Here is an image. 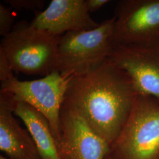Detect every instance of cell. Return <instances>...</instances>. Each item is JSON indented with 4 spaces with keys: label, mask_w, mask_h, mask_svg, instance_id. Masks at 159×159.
Returning a JSON list of instances; mask_svg holds the SVG:
<instances>
[{
    "label": "cell",
    "mask_w": 159,
    "mask_h": 159,
    "mask_svg": "<svg viewBox=\"0 0 159 159\" xmlns=\"http://www.w3.org/2000/svg\"><path fill=\"white\" fill-rule=\"evenodd\" d=\"M139 94L130 76L109 58L85 74L71 77L63 106L77 111L111 146Z\"/></svg>",
    "instance_id": "6da1fadb"
},
{
    "label": "cell",
    "mask_w": 159,
    "mask_h": 159,
    "mask_svg": "<svg viewBox=\"0 0 159 159\" xmlns=\"http://www.w3.org/2000/svg\"><path fill=\"white\" fill-rule=\"evenodd\" d=\"M113 17L91 30L73 31L60 37L55 70L70 78L85 74L111 57L114 41Z\"/></svg>",
    "instance_id": "7a4b0ae2"
},
{
    "label": "cell",
    "mask_w": 159,
    "mask_h": 159,
    "mask_svg": "<svg viewBox=\"0 0 159 159\" xmlns=\"http://www.w3.org/2000/svg\"><path fill=\"white\" fill-rule=\"evenodd\" d=\"M60 37L23 20L15 24L11 32L2 37L0 51L14 73L45 77L55 71Z\"/></svg>",
    "instance_id": "3957f363"
},
{
    "label": "cell",
    "mask_w": 159,
    "mask_h": 159,
    "mask_svg": "<svg viewBox=\"0 0 159 159\" xmlns=\"http://www.w3.org/2000/svg\"><path fill=\"white\" fill-rule=\"evenodd\" d=\"M117 159H159V102L139 94L119 136L110 146Z\"/></svg>",
    "instance_id": "277c9868"
},
{
    "label": "cell",
    "mask_w": 159,
    "mask_h": 159,
    "mask_svg": "<svg viewBox=\"0 0 159 159\" xmlns=\"http://www.w3.org/2000/svg\"><path fill=\"white\" fill-rule=\"evenodd\" d=\"M70 78L54 71L40 79L21 81L14 75L1 81L0 94L32 106L48 120L57 143L61 136L60 113Z\"/></svg>",
    "instance_id": "5b68a950"
},
{
    "label": "cell",
    "mask_w": 159,
    "mask_h": 159,
    "mask_svg": "<svg viewBox=\"0 0 159 159\" xmlns=\"http://www.w3.org/2000/svg\"><path fill=\"white\" fill-rule=\"evenodd\" d=\"M114 17L116 46L159 48V0H121Z\"/></svg>",
    "instance_id": "8992f818"
},
{
    "label": "cell",
    "mask_w": 159,
    "mask_h": 159,
    "mask_svg": "<svg viewBox=\"0 0 159 159\" xmlns=\"http://www.w3.org/2000/svg\"><path fill=\"white\" fill-rule=\"evenodd\" d=\"M61 136L57 146L61 159H105L110 146L71 108L62 106Z\"/></svg>",
    "instance_id": "52a82bcc"
},
{
    "label": "cell",
    "mask_w": 159,
    "mask_h": 159,
    "mask_svg": "<svg viewBox=\"0 0 159 159\" xmlns=\"http://www.w3.org/2000/svg\"><path fill=\"white\" fill-rule=\"evenodd\" d=\"M110 58L130 76L140 94L159 102V48L116 46Z\"/></svg>",
    "instance_id": "ba28073f"
},
{
    "label": "cell",
    "mask_w": 159,
    "mask_h": 159,
    "mask_svg": "<svg viewBox=\"0 0 159 159\" xmlns=\"http://www.w3.org/2000/svg\"><path fill=\"white\" fill-rule=\"evenodd\" d=\"M30 23L55 36L91 30L100 24L92 19L86 0H52L45 10L36 12Z\"/></svg>",
    "instance_id": "9c48e42d"
},
{
    "label": "cell",
    "mask_w": 159,
    "mask_h": 159,
    "mask_svg": "<svg viewBox=\"0 0 159 159\" xmlns=\"http://www.w3.org/2000/svg\"><path fill=\"white\" fill-rule=\"evenodd\" d=\"M11 109L0 100V150L8 159H42L27 129L19 124Z\"/></svg>",
    "instance_id": "30bf717a"
},
{
    "label": "cell",
    "mask_w": 159,
    "mask_h": 159,
    "mask_svg": "<svg viewBox=\"0 0 159 159\" xmlns=\"http://www.w3.org/2000/svg\"><path fill=\"white\" fill-rule=\"evenodd\" d=\"M4 96L8 98L14 115L21 120L25 125L42 159H61L57 142L46 117L28 104L14 102L9 97Z\"/></svg>",
    "instance_id": "8fae6325"
},
{
    "label": "cell",
    "mask_w": 159,
    "mask_h": 159,
    "mask_svg": "<svg viewBox=\"0 0 159 159\" xmlns=\"http://www.w3.org/2000/svg\"><path fill=\"white\" fill-rule=\"evenodd\" d=\"M16 16L10 8L0 4V35L6 37L11 32L14 26Z\"/></svg>",
    "instance_id": "7c38bea8"
},
{
    "label": "cell",
    "mask_w": 159,
    "mask_h": 159,
    "mask_svg": "<svg viewBox=\"0 0 159 159\" xmlns=\"http://www.w3.org/2000/svg\"><path fill=\"white\" fill-rule=\"evenodd\" d=\"M6 3L17 10L25 9L34 12L40 11L44 6V0H6Z\"/></svg>",
    "instance_id": "4fadbf2b"
},
{
    "label": "cell",
    "mask_w": 159,
    "mask_h": 159,
    "mask_svg": "<svg viewBox=\"0 0 159 159\" xmlns=\"http://www.w3.org/2000/svg\"><path fill=\"white\" fill-rule=\"evenodd\" d=\"M13 71L4 54L0 51V80L3 81L14 76Z\"/></svg>",
    "instance_id": "5bb4252c"
},
{
    "label": "cell",
    "mask_w": 159,
    "mask_h": 159,
    "mask_svg": "<svg viewBox=\"0 0 159 159\" xmlns=\"http://www.w3.org/2000/svg\"><path fill=\"white\" fill-rule=\"evenodd\" d=\"M109 2V0H86V5L90 13L97 11Z\"/></svg>",
    "instance_id": "9a60e30c"
},
{
    "label": "cell",
    "mask_w": 159,
    "mask_h": 159,
    "mask_svg": "<svg viewBox=\"0 0 159 159\" xmlns=\"http://www.w3.org/2000/svg\"><path fill=\"white\" fill-rule=\"evenodd\" d=\"M117 159L116 158H115L114 157H113L111 154H110V153L108 154V155L107 156V157H106V159Z\"/></svg>",
    "instance_id": "2e32d148"
},
{
    "label": "cell",
    "mask_w": 159,
    "mask_h": 159,
    "mask_svg": "<svg viewBox=\"0 0 159 159\" xmlns=\"http://www.w3.org/2000/svg\"><path fill=\"white\" fill-rule=\"evenodd\" d=\"M0 159H7V157H5L4 156H0Z\"/></svg>",
    "instance_id": "e0dca14e"
}]
</instances>
